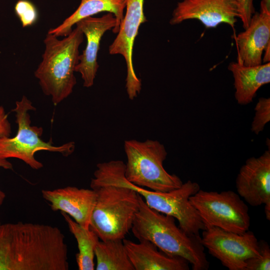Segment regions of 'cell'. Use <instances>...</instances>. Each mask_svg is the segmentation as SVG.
I'll use <instances>...</instances> for the list:
<instances>
[{"mask_svg":"<svg viewBox=\"0 0 270 270\" xmlns=\"http://www.w3.org/2000/svg\"><path fill=\"white\" fill-rule=\"evenodd\" d=\"M239 17L238 0H182L174 9L170 23L174 25L196 19L206 28L222 23L234 28Z\"/></svg>","mask_w":270,"mask_h":270,"instance_id":"8fae6325","label":"cell"},{"mask_svg":"<svg viewBox=\"0 0 270 270\" xmlns=\"http://www.w3.org/2000/svg\"><path fill=\"white\" fill-rule=\"evenodd\" d=\"M144 0H126V13L115 39L110 46V54H120L126 66V89L128 98L133 100L140 92V80L133 65V47L140 26L147 21L144 12Z\"/></svg>","mask_w":270,"mask_h":270,"instance_id":"9c48e42d","label":"cell"},{"mask_svg":"<svg viewBox=\"0 0 270 270\" xmlns=\"http://www.w3.org/2000/svg\"><path fill=\"white\" fill-rule=\"evenodd\" d=\"M259 254L248 258L246 262L244 270H270V248L264 240L258 241Z\"/></svg>","mask_w":270,"mask_h":270,"instance_id":"44dd1931","label":"cell"},{"mask_svg":"<svg viewBox=\"0 0 270 270\" xmlns=\"http://www.w3.org/2000/svg\"><path fill=\"white\" fill-rule=\"evenodd\" d=\"M61 214L78 243V252L76 260L78 270H94V249L99 238L94 232L82 226L68 214Z\"/></svg>","mask_w":270,"mask_h":270,"instance_id":"ac0fdd59","label":"cell"},{"mask_svg":"<svg viewBox=\"0 0 270 270\" xmlns=\"http://www.w3.org/2000/svg\"><path fill=\"white\" fill-rule=\"evenodd\" d=\"M83 40L84 34L77 26L62 40L48 32L44 40L42 60L34 76L43 92L51 96L55 106L72 94L76 84L74 72Z\"/></svg>","mask_w":270,"mask_h":270,"instance_id":"3957f363","label":"cell"},{"mask_svg":"<svg viewBox=\"0 0 270 270\" xmlns=\"http://www.w3.org/2000/svg\"><path fill=\"white\" fill-rule=\"evenodd\" d=\"M11 133V126L8 115L3 106H0V140L9 137Z\"/></svg>","mask_w":270,"mask_h":270,"instance_id":"cb8c5ba5","label":"cell"},{"mask_svg":"<svg viewBox=\"0 0 270 270\" xmlns=\"http://www.w3.org/2000/svg\"></svg>","mask_w":270,"mask_h":270,"instance_id":"83f0119b","label":"cell"},{"mask_svg":"<svg viewBox=\"0 0 270 270\" xmlns=\"http://www.w3.org/2000/svg\"><path fill=\"white\" fill-rule=\"evenodd\" d=\"M32 102L25 96L16 102L14 112H16L18 128L13 138H4L0 140V158L8 159L16 158L22 160L31 168L38 170L43 167L42 162L36 160L35 154L41 150L58 152L64 156L71 154L75 148V144L71 142L60 146H54L50 139L46 142L41 138L42 127L31 126L28 111L35 110Z\"/></svg>","mask_w":270,"mask_h":270,"instance_id":"8992f818","label":"cell"},{"mask_svg":"<svg viewBox=\"0 0 270 270\" xmlns=\"http://www.w3.org/2000/svg\"><path fill=\"white\" fill-rule=\"evenodd\" d=\"M68 246L59 228L24 222L0 224V270H68Z\"/></svg>","mask_w":270,"mask_h":270,"instance_id":"6da1fadb","label":"cell"},{"mask_svg":"<svg viewBox=\"0 0 270 270\" xmlns=\"http://www.w3.org/2000/svg\"><path fill=\"white\" fill-rule=\"evenodd\" d=\"M190 201L206 228L216 227L237 234L249 230L248 206L234 191L218 192L200 189L190 196Z\"/></svg>","mask_w":270,"mask_h":270,"instance_id":"52a82bcc","label":"cell"},{"mask_svg":"<svg viewBox=\"0 0 270 270\" xmlns=\"http://www.w3.org/2000/svg\"><path fill=\"white\" fill-rule=\"evenodd\" d=\"M96 270H134L122 240L98 241L94 249Z\"/></svg>","mask_w":270,"mask_h":270,"instance_id":"d6986e66","label":"cell"},{"mask_svg":"<svg viewBox=\"0 0 270 270\" xmlns=\"http://www.w3.org/2000/svg\"><path fill=\"white\" fill-rule=\"evenodd\" d=\"M122 242L134 270H188L189 262L178 256H169L150 241L138 243L124 238Z\"/></svg>","mask_w":270,"mask_h":270,"instance_id":"9a60e30c","label":"cell"},{"mask_svg":"<svg viewBox=\"0 0 270 270\" xmlns=\"http://www.w3.org/2000/svg\"><path fill=\"white\" fill-rule=\"evenodd\" d=\"M14 11L23 28L32 26L38 19L36 8L28 0H18L15 4Z\"/></svg>","mask_w":270,"mask_h":270,"instance_id":"7402d4cb","label":"cell"},{"mask_svg":"<svg viewBox=\"0 0 270 270\" xmlns=\"http://www.w3.org/2000/svg\"><path fill=\"white\" fill-rule=\"evenodd\" d=\"M42 194L53 211L64 212L84 228H89L96 199L94 190L69 186L43 190Z\"/></svg>","mask_w":270,"mask_h":270,"instance_id":"4fadbf2b","label":"cell"},{"mask_svg":"<svg viewBox=\"0 0 270 270\" xmlns=\"http://www.w3.org/2000/svg\"><path fill=\"white\" fill-rule=\"evenodd\" d=\"M201 240L210 254L229 270H244L246 260L259 254L258 241L249 230L237 234L210 227L202 230Z\"/></svg>","mask_w":270,"mask_h":270,"instance_id":"ba28073f","label":"cell"},{"mask_svg":"<svg viewBox=\"0 0 270 270\" xmlns=\"http://www.w3.org/2000/svg\"><path fill=\"white\" fill-rule=\"evenodd\" d=\"M228 69L234 78L235 98L242 105L250 103L258 90L270 82V62L250 66L238 60L230 62Z\"/></svg>","mask_w":270,"mask_h":270,"instance_id":"2e32d148","label":"cell"},{"mask_svg":"<svg viewBox=\"0 0 270 270\" xmlns=\"http://www.w3.org/2000/svg\"><path fill=\"white\" fill-rule=\"evenodd\" d=\"M270 43L268 44L265 48L264 52V55L262 58V62L264 63L270 62Z\"/></svg>","mask_w":270,"mask_h":270,"instance_id":"484cf974","label":"cell"},{"mask_svg":"<svg viewBox=\"0 0 270 270\" xmlns=\"http://www.w3.org/2000/svg\"><path fill=\"white\" fill-rule=\"evenodd\" d=\"M237 194L250 206L264 205L270 220V149L260 156L251 157L241 167L236 180Z\"/></svg>","mask_w":270,"mask_h":270,"instance_id":"30bf717a","label":"cell"},{"mask_svg":"<svg viewBox=\"0 0 270 270\" xmlns=\"http://www.w3.org/2000/svg\"><path fill=\"white\" fill-rule=\"evenodd\" d=\"M92 189L96 199L89 228L102 241L122 240L131 230L138 210V194L130 188L112 184Z\"/></svg>","mask_w":270,"mask_h":270,"instance_id":"277c9868","label":"cell"},{"mask_svg":"<svg viewBox=\"0 0 270 270\" xmlns=\"http://www.w3.org/2000/svg\"><path fill=\"white\" fill-rule=\"evenodd\" d=\"M260 10L270 12V0H262L260 4Z\"/></svg>","mask_w":270,"mask_h":270,"instance_id":"4316f807","label":"cell"},{"mask_svg":"<svg viewBox=\"0 0 270 270\" xmlns=\"http://www.w3.org/2000/svg\"><path fill=\"white\" fill-rule=\"evenodd\" d=\"M125 8L126 0H81L74 12L60 25L50 28L48 32L57 37L66 36L72 31V26L80 20L100 12H107L113 14L116 18V25L112 30L116 34L124 18Z\"/></svg>","mask_w":270,"mask_h":270,"instance_id":"e0dca14e","label":"cell"},{"mask_svg":"<svg viewBox=\"0 0 270 270\" xmlns=\"http://www.w3.org/2000/svg\"><path fill=\"white\" fill-rule=\"evenodd\" d=\"M138 199L131 228L134 236L139 241H150L169 256L185 259L192 270H208L210 263L201 236L188 234L176 226L173 216L150 208L139 194Z\"/></svg>","mask_w":270,"mask_h":270,"instance_id":"7a4b0ae2","label":"cell"},{"mask_svg":"<svg viewBox=\"0 0 270 270\" xmlns=\"http://www.w3.org/2000/svg\"><path fill=\"white\" fill-rule=\"evenodd\" d=\"M0 168L6 170H12V164L7 159L0 158ZM6 198L5 194L0 190V206L2 204Z\"/></svg>","mask_w":270,"mask_h":270,"instance_id":"d4e9b609","label":"cell"},{"mask_svg":"<svg viewBox=\"0 0 270 270\" xmlns=\"http://www.w3.org/2000/svg\"><path fill=\"white\" fill-rule=\"evenodd\" d=\"M254 110L255 114L252 122L251 130L256 134H258L270 120V98H260Z\"/></svg>","mask_w":270,"mask_h":270,"instance_id":"ffe728a7","label":"cell"},{"mask_svg":"<svg viewBox=\"0 0 270 270\" xmlns=\"http://www.w3.org/2000/svg\"><path fill=\"white\" fill-rule=\"evenodd\" d=\"M239 18L241 20L242 27L245 30L249 26L252 15L255 12L253 0H238Z\"/></svg>","mask_w":270,"mask_h":270,"instance_id":"603a6c76","label":"cell"},{"mask_svg":"<svg viewBox=\"0 0 270 270\" xmlns=\"http://www.w3.org/2000/svg\"><path fill=\"white\" fill-rule=\"evenodd\" d=\"M236 40L238 60L246 66L262 64L264 50L270 43V12H255L248 27Z\"/></svg>","mask_w":270,"mask_h":270,"instance_id":"5bb4252c","label":"cell"},{"mask_svg":"<svg viewBox=\"0 0 270 270\" xmlns=\"http://www.w3.org/2000/svg\"><path fill=\"white\" fill-rule=\"evenodd\" d=\"M125 176L132 184L158 192H168L181 186L176 175L169 174L163 164L167 156L164 145L158 140H126Z\"/></svg>","mask_w":270,"mask_h":270,"instance_id":"5b68a950","label":"cell"},{"mask_svg":"<svg viewBox=\"0 0 270 270\" xmlns=\"http://www.w3.org/2000/svg\"><path fill=\"white\" fill-rule=\"evenodd\" d=\"M114 15L108 12L99 18L92 16L84 18L76 24L86 38L85 49L79 55L78 62L74 69L84 80V86H92L99 66L97 62L101 39L104 33L112 30L116 25Z\"/></svg>","mask_w":270,"mask_h":270,"instance_id":"7c38bea8","label":"cell"}]
</instances>
